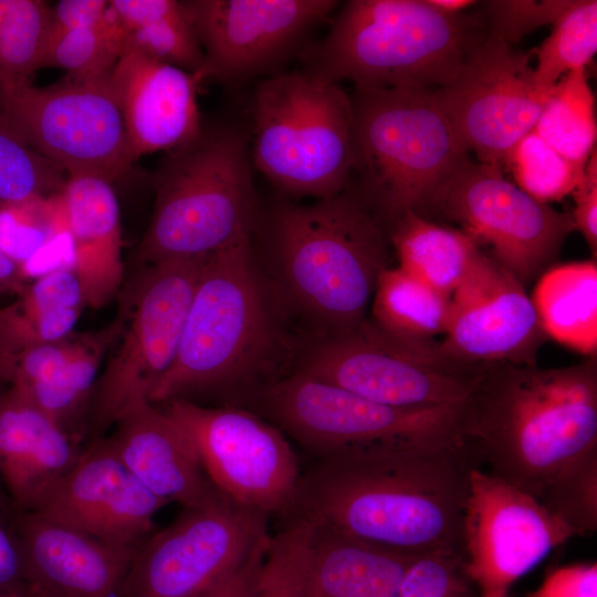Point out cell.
Returning <instances> with one entry per match:
<instances>
[{
	"instance_id": "obj_1",
	"label": "cell",
	"mask_w": 597,
	"mask_h": 597,
	"mask_svg": "<svg viewBox=\"0 0 597 597\" xmlns=\"http://www.w3.org/2000/svg\"><path fill=\"white\" fill-rule=\"evenodd\" d=\"M478 463L467 442L317 457L301 472L293 515L401 554H463V519Z\"/></svg>"
},
{
	"instance_id": "obj_2",
	"label": "cell",
	"mask_w": 597,
	"mask_h": 597,
	"mask_svg": "<svg viewBox=\"0 0 597 597\" xmlns=\"http://www.w3.org/2000/svg\"><path fill=\"white\" fill-rule=\"evenodd\" d=\"M462 436L488 472L534 499L597 449V360L541 368L491 364L462 407Z\"/></svg>"
},
{
	"instance_id": "obj_3",
	"label": "cell",
	"mask_w": 597,
	"mask_h": 597,
	"mask_svg": "<svg viewBox=\"0 0 597 597\" xmlns=\"http://www.w3.org/2000/svg\"><path fill=\"white\" fill-rule=\"evenodd\" d=\"M265 227L285 293L324 337L367 318L378 277L389 266L380 219L363 197L345 188L308 205L281 202Z\"/></svg>"
},
{
	"instance_id": "obj_4",
	"label": "cell",
	"mask_w": 597,
	"mask_h": 597,
	"mask_svg": "<svg viewBox=\"0 0 597 597\" xmlns=\"http://www.w3.org/2000/svg\"><path fill=\"white\" fill-rule=\"evenodd\" d=\"M153 185V214L137 249L143 264L216 252L259 224L250 140L233 126H202L160 160Z\"/></svg>"
},
{
	"instance_id": "obj_5",
	"label": "cell",
	"mask_w": 597,
	"mask_h": 597,
	"mask_svg": "<svg viewBox=\"0 0 597 597\" xmlns=\"http://www.w3.org/2000/svg\"><path fill=\"white\" fill-rule=\"evenodd\" d=\"M479 35L462 14H446L426 0H350L325 38L300 56L303 71L356 88L437 90Z\"/></svg>"
},
{
	"instance_id": "obj_6",
	"label": "cell",
	"mask_w": 597,
	"mask_h": 597,
	"mask_svg": "<svg viewBox=\"0 0 597 597\" xmlns=\"http://www.w3.org/2000/svg\"><path fill=\"white\" fill-rule=\"evenodd\" d=\"M274 327L251 238L209 253L179 347L149 395L154 405L245 383L272 349Z\"/></svg>"
},
{
	"instance_id": "obj_7",
	"label": "cell",
	"mask_w": 597,
	"mask_h": 597,
	"mask_svg": "<svg viewBox=\"0 0 597 597\" xmlns=\"http://www.w3.org/2000/svg\"><path fill=\"white\" fill-rule=\"evenodd\" d=\"M350 101L353 171L364 199L391 223L420 213L469 158L434 90L355 87Z\"/></svg>"
},
{
	"instance_id": "obj_8",
	"label": "cell",
	"mask_w": 597,
	"mask_h": 597,
	"mask_svg": "<svg viewBox=\"0 0 597 597\" xmlns=\"http://www.w3.org/2000/svg\"><path fill=\"white\" fill-rule=\"evenodd\" d=\"M253 168L277 190L316 200L353 171V108L341 83L303 70L262 78L252 100Z\"/></svg>"
},
{
	"instance_id": "obj_9",
	"label": "cell",
	"mask_w": 597,
	"mask_h": 597,
	"mask_svg": "<svg viewBox=\"0 0 597 597\" xmlns=\"http://www.w3.org/2000/svg\"><path fill=\"white\" fill-rule=\"evenodd\" d=\"M256 400L314 458L354 448L464 442L462 407L384 405L300 370L263 386Z\"/></svg>"
},
{
	"instance_id": "obj_10",
	"label": "cell",
	"mask_w": 597,
	"mask_h": 597,
	"mask_svg": "<svg viewBox=\"0 0 597 597\" xmlns=\"http://www.w3.org/2000/svg\"><path fill=\"white\" fill-rule=\"evenodd\" d=\"M207 255L146 265L117 316L116 348L100 373L88 406L87 442L104 437L134 405L149 401L176 357Z\"/></svg>"
},
{
	"instance_id": "obj_11",
	"label": "cell",
	"mask_w": 597,
	"mask_h": 597,
	"mask_svg": "<svg viewBox=\"0 0 597 597\" xmlns=\"http://www.w3.org/2000/svg\"><path fill=\"white\" fill-rule=\"evenodd\" d=\"M483 368L452 358L436 339L397 337L367 317L316 343L297 370L384 405L460 408Z\"/></svg>"
},
{
	"instance_id": "obj_12",
	"label": "cell",
	"mask_w": 597,
	"mask_h": 597,
	"mask_svg": "<svg viewBox=\"0 0 597 597\" xmlns=\"http://www.w3.org/2000/svg\"><path fill=\"white\" fill-rule=\"evenodd\" d=\"M0 113L38 153L67 176L113 181L135 161L109 75L64 76L50 86L0 87Z\"/></svg>"
},
{
	"instance_id": "obj_13",
	"label": "cell",
	"mask_w": 597,
	"mask_h": 597,
	"mask_svg": "<svg viewBox=\"0 0 597 597\" xmlns=\"http://www.w3.org/2000/svg\"><path fill=\"white\" fill-rule=\"evenodd\" d=\"M165 405L220 493L266 517L294 514L301 470L276 426L232 406L206 407L185 399Z\"/></svg>"
},
{
	"instance_id": "obj_14",
	"label": "cell",
	"mask_w": 597,
	"mask_h": 597,
	"mask_svg": "<svg viewBox=\"0 0 597 597\" xmlns=\"http://www.w3.org/2000/svg\"><path fill=\"white\" fill-rule=\"evenodd\" d=\"M425 209H434L458 223L479 248L486 245V254L524 286L553 266L575 229L569 213L530 197L504 178L501 166L469 158Z\"/></svg>"
},
{
	"instance_id": "obj_15",
	"label": "cell",
	"mask_w": 597,
	"mask_h": 597,
	"mask_svg": "<svg viewBox=\"0 0 597 597\" xmlns=\"http://www.w3.org/2000/svg\"><path fill=\"white\" fill-rule=\"evenodd\" d=\"M552 90L537 83L526 54L489 34L478 36L434 93L468 153L501 166L533 130Z\"/></svg>"
},
{
	"instance_id": "obj_16",
	"label": "cell",
	"mask_w": 597,
	"mask_h": 597,
	"mask_svg": "<svg viewBox=\"0 0 597 597\" xmlns=\"http://www.w3.org/2000/svg\"><path fill=\"white\" fill-rule=\"evenodd\" d=\"M266 520L231 501L184 507L136 545L121 597H188L216 584L269 534Z\"/></svg>"
},
{
	"instance_id": "obj_17",
	"label": "cell",
	"mask_w": 597,
	"mask_h": 597,
	"mask_svg": "<svg viewBox=\"0 0 597 597\" xmlns=\"http://www.w3.org/2000/svg\"><path fill=\"white\" fill-rule=\"evenodd\" d=\"M206 67L226 84L280 73L279 67L306 48L310 32L327 20L333 0L184 1Z\"/></svg>"
},
{
	"instance_id": "obj_18",
	"label": "cell",
	"mask_w": 597,
	"mask_h": 597,
	"mask_svg": "<svg viewBox=\"0 0 597 597\" xmlns=\"http://www.w3.org/2000/svg\"><path fill=\"white\" fill-rule=\"evenodd\" d=\"M569 538L533 496L479 467L472 470L462 552L476 597H507L516 580Z\"/></svg>"
},
{
	"instance_id": "obj_19",
	"label": "cell",
	"mask_w": 597,
	"mask_h": 597,
	"mask_svg": "<svg viewBox=\"0 0 597 597\" xmlns=\"http://www.w3.org/2000/svg\"><path fill=\"white\" fill-rule=\"evenodd\" d=\"M546 338L525 286L480 250L451 294L442 349L472 366L536 365Z\"/></svg>"
},
{
	"instance_id": "obj_20",
	"label": "cell",
	"mask_w": 597,
	"mask_h": 597,
	"mask_svg": "<svg viewBox=\"0 0 597 597\" xmlns=\"http://www.w3.org/2000/svg\"><path fill=\"white\" fill-rule=\"evenodd\" d=\"M167 503L126 467L109 438L85 443L70 470L34 513L118 546L147 537Z\"/></svg>"
},
{
	"instance_id": "obj_21",
	"label": "cell",
	"mask_w": 597,
	"mask_h": 597,
	"mask_svg": "<svg viewBox=\"0 0 597 597\" xmlns=\"http://www.w3.org/2000/svg\"><path fill=\"white\" fill-rule=\"evenodd\" d=\"M207 69L187 72L124 46L109 74L134 159L178 149L202 129L198 86Z\"/></svg>"
},
{
	"instance_id": "obj_22",
	"label": "cell",
	"mask_w": 597,
	"mask_h": 597,
	"mask_svg": "<svg viewBox=\"0 0 597 597\" xmlns=\"http://www.w3.org/2000/svg\"><path fill=\"white\" fill-rule=\"evenodd\" d=\"M18 534L33 597H121L136 546L106 543L34 512L19 513Z\"/></svg>"
},
{
	"instance_id": "obj_23",
	"label": "cell",
	"mask_w": 597,
	"mask_h": 597,
	"mask_svg": "<svg viewBox=\"0 0 597 597\" xmlns=\"http://www.w3.org/2000/svg\"><path fill=\"white\" fill-rule=\"evenodd\" d=\"M114 427L109 440L122 461L167 504L207 507L230 501L212 484L187 436L165 409L144 400L123 412Z\"/></svg>"
},
{
	"instance_id": "obj_24",
	"label": "cell",
	"mask_w": 597,
	"mask_h": 597,
	"mask_svg": "<svg viewBox=\"0 0 597 597\" xmlns=\"http://www.w3.org/2000/svg\"><path fill=\"white\" fill-rule=\"evenodd\" d=\"M82 448L15 389L0 394V486L19 513L38 509Z\"/></svg>"
},
{
	"instance_id": "obj_25",
	"label": "cell",
	"mask_w": 597,
	"mask_h": 597,
	"mask_svg": "<svg viewBox=\"0 0 597 597\" xmlns=\"http://www.w3.org/2000/svg\"><path fill=\"white\" fill-rule=\"evenodd\" d=\"M62 198L87 306H103L123 280L121 211L109 181L67 176Z\"/></svg>"
},
{
	"instance_id": "obj_26",
	"label": "cell",
	"mask_w": 597,
	"mask_h": 597,
	"mask_svg": "<svg viewBox=\"0 0 597 597\" xmlns=\"http://www.w3.org/2000/svg\"><path fill=\"white\" fill-rule=\"evenodd\" d=\"M417 557L314 525L303 597H392Z\"/></svg>"
},
{
	"instance_id": "obj_27",
	"label": "cell",
	"mask_w": 597,
	"mask_h": 597,
	"mask_svg": "<svg viewBox=\"0 0 597 597\" xmlns=\"http://www.w3.org/2000/svg\"><path fill=\"white\" fill-rule=\"evenodd\" d=\"M85 305L72 268L31 280L10 305L0 310V356L71 336Z\"/></svg>"
},
{
	"instance_id": "obj_28",
	"label": "cell",
	"mask_w": 597,
	"mask_h": 597,
	"mask_svg": "<svg viewBox=\"0 0 597 597\" xmlns=\"http://www.w3.org/2000/svg\"><path fill=\"white\" fill-rule=\"evenodd\" d=\"M531 300L547 338L596 357V260L551 266L536 280Z\"/></svg>"
},
{
	"instance_id": "obj_29",
	"label": "cell",
	"mask_w": 597,
	"mask_h": 597,
	"mask_svg": "<svg viewBox=\"0 0 597 597\" xmlns=\"http://www.w3.org/2000/svg\"><path fill=\"white\" fill-rule=\"evenodd\" d=\"M390 242L399 268L451 296L480 252L464 232L409 211L392 223Z\"/></svg>"
},
{
	"instance_id": "obj_30",
	"label": "cell",
	"mask_w": 597,
	"mask_h": 597,
	"mask_svg": "<svg viewBox=\"0 0 597 597\" xmlns=\"http://www.w3.org/2000/svg\"><path fill=\"white\" fill-rule=\"evenodd\" d=\"M109 3L123 31L124 46L187 72L207 69L184 1L109 0Z\"/></svg>"
},
{
	"instance_id": "obj_31",
	"label": "cell",
	"mask_w": 597,
	"mask_h": 597,
	"mask_svg": "<svg viewBox=\"0 0 597 597\" xmlns=\"http://www.w3.org/2000/svg\"><path fill=\"white\" fill-rule=\"evenodd\" d=\"M119 327L116 318L97 334L82 335L76 352L51 378L25 392L17 390L81 443L100 367Z\"/></svg>"
},
{
	"instance_id": "obj_32",
	"label": "cell",
	"mask_w": 597,
	"mask_h": 597,
	"mask_svg": "<svg viewBox=\"0 0 597 597\" xmlns=\"http://www.w3.org/2000/svg\"><path fill=\"white\" fill-rule=\"evenodd\" d=\"M450 297L399 266L385 269L370 304V321L408 339H434L447 328Z\"/></svg>"
},
{
	"instance_id": "obj_33",
	"label": "cell",
	"mask_w": 597,
	"mask_h": 597,
	"mask_svg": "<svg viewBox=\"0 0 597 597\" xmlns=\"http://www.w3.org/2000/svg\"><path fill=\"white\" fill-rule=\"evenodd\" d=\"M594 106L585 69L573 71L553 86L533 130L561 155L585 166L596 149Z\"/></svg>"
},
{
	"instance_id": "obj_34",
	"label": "cell",
	"mask_w": 597,
	"mask_h": 597,
	"mask_svg": "<svg viewBox=\"0 0 597 597\" xmlns=\"http://www.w3.org/2000/svg\"><path fill=\"white\" fill-rule=\"evenodd\" d=\"M124 49V35L111 7L98 21L49 31L41 67H57L74 78L108 76Z\"/></svg>"
},
{
	"instance_id": "obj_35",
	"label": "cell",
	"mask_w": 597,
	"mask_h": 597,
	"mask_svg": "<svg viewBox=\"0 0 597 597\" xmlns=\"http://www.w3.org/2000/svg\"><path fill=\"white\" fill-rule=\"evenodd\" d=\"M50 9L41 0H0V87L30 82L41 69Z\"/></svg>"
},
{
	"instance_id": "obj_36",
	"label": "cell",
	"mask_w": 597,
	"mask_h": 597,
	"mask_svg": "<svg viewBox=\"0 0 597 597\" xmlns=\"http://www.w3.org/2000/svg\"><path fill=\"white\" fill-rule=\"evenodd\" d=\"M597 51V1L572 0L537 49L534 75L543 87L585 69Z\"/></svg>"
},
{
	"instance_id": "obj_37",
	"label": "cell",
	"mask_w": 597,
	"mask_h": 597,
	"mask_svg": "<svg viewBox=\"0 0 597 597\" xmlns=\"http://www.w3.org/2000/svg\"><path fill=\"white\" fill-rule=\"evenodd\" d=\"M535 500L575 536L597 531V449L577 457L541 489Z\"/></svg>"
},
{
	"instance_id": "obj_38",
	"label": "cell",
	"mask_w": 597,
	"mask_h": 597,
	"mask_svg": "<svg viewBox=\"0 0 597 597\" xmlns=\"http://www.w3.org/2000/svg\"><path fill=\"white\" fill-rule=\"evenodd\" d=\"M67 175L32 148L0 113V208L62 192Z\"/></svg>"
},
{
	"instance_id": "obj_39",
	"label": "cell",
	"mask_w": 597,
	"mask_h": 597,
	"mask_svg": "<svg viewBox=\"0 0 597 597\" xmlns=\"http://www.w3.org/2000/svg\"><path fill=\"white\" fill-rule=\"evenodd\" d=\"M504 164L511 170L515 185L545 205L573 193L586 167L561 155L534 130L511 148Z\"/></svg>"
},
{
	"instance_id": "obj_40",
	"label": "cell",
	"mask_w": 597,
	"mask_h": 597,
	"mask_svg": "<svg viewBox=\"0 0 597 597\" xmlns=\"http://www.w3.org/2000/svg\"><path fill=\"white\" fill-rule=\"evenodd\" d=\"M67 230L62 192L0 208V248L23 269Z\"/></svg>"
},
{
	"instance_id": "obj_41",
	"label": "cell",
	"mask_w": 597,
	"mask_h": 597,
	"mask_svg": "<svg viewBox=\"0 0 597 597\" xmlns=\"http://www.w3.org/2000/svg\"><path fill=\"white\" fill-rule=\"evenodd\" d=\"M314 525L293 515L271 536L252 597H303Z\"/></svg>"
},
{
	"instance_id": "obj_42",
	"label": "cell",
	"mask_w": 597,
	"mask_h": 597,
	"mask_svg": "<svg viewBox=\"0 0 597 597\" xmlns=\"http://www.w3.org/2000/svg\"><path fill=\"white\" fill-rule=\"evenodd\" d=\"M392 597H476V591L462 553L436 552L413 559Z\"/></svg>"
},
{
	"instance_id": "obj_43",
	"label": "cell",
	"mask_w": 597,
	"mask_h": 597,
	"mask_svg": "<svg viewBox=\"0 0 597 597\" xmlns=\"http://www.w3.org/2000/svg\"><path fill=\"white\" fill-rule=\"evenodd\" d=\"M572 0H495L485 2L491 35L512 45L537 28L554 24Z\"/></svg>"
},
{
	"instance_id": "obj_44",
	"label": "cell",
	"mask_w": 597,
	"mask_h": 597,
	"mask_svg": "<svg viewBox=\"0 0 597 597\" xmlns=\"http://www.w3.org/2000/svg\"><path fill=\"white\" fill-rule=\"evenodd\" d=\"M18 516L19 512L0 486V590L25 586Z\"/></svg>"
},
{
	"instance_id": "obj_45",
	"label": "cell",
	"mask_w": 597,
	"mask_h": 597,
	"mask_svg": "<svg viewBox=\"0 0 597 597\" xmlns=\"http://www.w3.org/2000/svg\"><path fill=\"white\" fill-rule=\"evenodd\" d=\"M526 597H597V565L593 562L559 566L547 573Z\"/></svg>"
},
{
	"instance_id": "obj_46",
	"label": "cell",
	"mask_w": 597,
	"mask_h": 597,
	"mask_svg": "<svg viewBox=\"0 0 597 597\" xmlns=\"http://www.w3.org/2000/svg\"><path fill=\"white\" fill-rule=\"evenodd\" d=\"M271 535L263 536L228 576L188 597H252L265 561Z\"/></svg>"
},
{
	"instance_id": "obj_47",
	"label": "cell",
	"mask_w": 597,
	"mask_h": 597,
	"mask_svg": "<svg viewBox=\"0 0 597 597\" xmlns=\"http://www.w3.org/2000/svg\"><path fill=\"white\" fill-rule=\"evenodd\" d=\"M575 208L574 228L585 238L593 255L597 253V155L596 149L587 160L584 176L573 191Z\"/></svg>"
},
{
	"instance_id": "obj_48",
	"label": "cell",
	"mask_w": 597,
	"mask_h": 597,
	"mask_svg": "<svg viewBox=\"0 0 597 597\" xmlns=\"http://www.w3.org/2000/svg\"><path fill=\"white\" fill-rule=\"evenodd\" d=\"M109 8V0H61L50 9L49 31H61L94 23Z\"/></svg>"
},
{
	"instance_id": "obj_49",
	"label": "cell",
	"mask_w": 597,
	"mask_h": 597,
	"mask_svg": "<svg viewBox=\"0 0 597 597\" xmlns=\"http://www.w3.org/2000/svg\"><path fill=\"white\" fill-rule=\"evenodd\" d=\"M29 283L24 269L0 248V296H17Z\"/></svg>"
},
{
	"instance_id": "obj_50",
	"label": "cell",
	"mask_w": 597,
	"mask_h": 597,
	"mask_svg": "<svg viewBox=\"0 0 597 597\" xmlns=\"http://www.w3.org/2000/svg\"><path fill=\"white\" fill-rule=\"evenodd\" d=\"M434 9L450 15H460L465 9L476 4L473 0H426Z\"/></svg>"
},
{
	"instance_id": "obj_51",
	"label": "cell",
	"mask_w": 597,
	"mask_h": 597,
	"mask_svg": "<svg viewBox=\"0 0 597 597\" xmlns=\"http://www.w3.org/2000/svg\"><path fill=\"white\" fill-rule=\"evenodd\" d=\"M0 597H33L27 586L9 590H0Z\"/></svg>"
},
{
	"instance_id": "obj_52",
	"label": "cell",
	"mask_w": 597,
	"mask_h": 597,
	"mask_svg": "<svg viewBox=\"0 0 597 597\" xmlns=\"http://www.w3.org/2000/svg\"><path fill=\"white\" fill-rule=\"evenodd\" d=\"M7 388V386L0 380V394Z\"/></svg>"
}]
</instances>
